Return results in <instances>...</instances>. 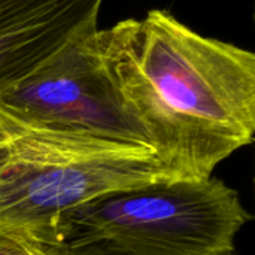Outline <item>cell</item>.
I'll return each instance as SVG.
<instances>
[{
    "label": "cell",
    "instance_id": "1",
    "mask_svg": "<svg viewBox=\"0 0 255 255\" xmlns=\"http://www.w3.org/2000/svg\"><path fill=\"white\" fill-rule=\"evenodd\" d=\"M111 75L166 169L179 179L212 176L254 140L255 55L151 9L102 28Z\"/></svg>",
    "mask_w": 255,
    "mask_h": 255
},
{
    "label": "cell",
    "instance_id": "2",
    "mask_svg": "<svg viewBox=\"0 0 255 255\" xmlns=\"http://www.w3.org/2000/svg\"><path fill=\"white\" fill-rule=\"evenodd\" d=\"M163 179L179 178L148 143L48 127L0 108L3 229L49 247L52 229L67 211Z\"/></svg>",
    "mask_w": 255,
    "mask_h": 255
},
{
    "label": "cell",
    "instance_id": "3",
    "mask_svg": "<svg viewBox=\"0 0 255 255\" xmlns=\"http://www.w3.org/2000/svg\"><path fill=\"white\" fill-rule=\"evenodd\" d=\"M250 220L221 179H163L67 211L49 247L60 255H227Z\"/></svg>",
    "mask_w": 255,
    "mask_h": 255
},
{
    "label": "cell",
    "instance_id": "4",
    "mask_svg": "<svg viewBox=\"0 0 255 255\" xmlns=\"http://www.w3.org/2000/svg\"><path fill=\"white\" fill-rule=\"evenodd\" d=\"M0 108L48 127L148 143L121 100L99 27L72 37L30 75L0 93Z\"/></svg>",
    "mask_w": 255,
    "mask_h": 255
},
{
    "label": "cell",
    "instance_id": "5",
    "mask_svg": "<svg viewBox=\"0 0 255 255\" xmlns=\"http://www.w3.org/2000/svg\"><path fill=\"white\" fill-rule=\"evenodd\" d=\"M94 22L93 0H0V93Z\"/></svg>",
    "mask_w": 255,
    "mask_h": 255
},
{
    "label": "cell",
    "instance_id": "6",
    "mask_svg": "<svg viewBox=\"0 0 255 255\" xmlns=\"http://www.w3.org/2000/svg\"><path fill=\"white\" fill-rule=\"evenodd\" d=\"M0 255H60L49 247L0 227Z\"/></svg>",
    "mask_w": 255,
    "mask_h": 255
},
{
    "label": "cell",
    "instance_id": "7",
    "mask_svg": "<svg viewBox=\"0 0 255 255\" xmlns=\"http://www.w3.org/2000/svg\"><path fill=\"white\" fill-rule=\"evenodd\" d=\"M227 255H238V254H236V251H233V253H230V254H227Z\"/></svg>",
    "mask_w": 255,
    "mask_h": 255
}]
</instances>
